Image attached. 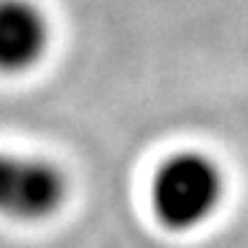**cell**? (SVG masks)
<instances>
[{"mask_svg": "<svg viewBox=\"0 0 248 248\" xmlns=\"http://www.w3.org/2000/svg\"><path fill=\"white\" fill-rule=\"evenodd\" d=\"M66 177L50 161L0 153V217L43 222L66 201Z\"/></svg>", "mask_w": 248, "mask_h": 248, "instance_id": "cell-2", "label": "cell"}, {"mask_svg": "<svg viewBox=\"0 0 248 248\" xmlns=\"http://www.w3.org/2000/svg\"><path fill=\"white\" fill-rule=\"evenodd\" d=\"M50 45L45 14L29 0H0V72L21 74L43 61Z\"/></svg>", "mask_w": 248, "mask_h": 248, "instance_id": "cell-3", "label": "cell"}, {"mask_svg": "<svg viewBox=\"0 0 248 248\" xmlns=\"http://www.w3.org/2000/svg\"><path fill=\"white\" fill-rule=\"evenodd\" d=\"M222 196V169L196 151L167 158L151 182L153 214L172 232H193L206 224L217 214Z\"/></svg>", "mask_w": 248, "mask_h": 248, "instance_id": "cell-1", "label": "cell"}]
</instances>
